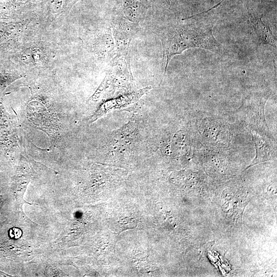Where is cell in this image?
<instances>
[{"mask_svg":"<svg viewBox=\"0 0 277 277\" xmlns=\"http://www.w3.org/2000/svg\"><path fill=\"white\" fill-rule=\"evenodd\" d=\"M213 24L196 21L172 24L160 33L164 63V74L171 59L191 48H201L219 53L221 45L214 36Z\"/></svg>","mask_w":277,"mask_h":277,"instance_id":"cell-1","label":"cell"},{"mask_svg":"<svg viewBox=\"0 0 277 277\" xmlns=\"http://www.w3.org/2000/svg\"><path fill=\"white\" fill-rule=\"evenodd\" d=\"M138 25L130 22L124 16L112 23L111 30L115 51L117 55L124 57L130 66L129 48L132 38L137 31Z\"/></svg>","mask_w":277,"mask_h":277,"instance_id":"cell-2","label":"cell"},{"mask_svg":"<svg viewBox=\"0 0 277 277\" xmlns=\"http://www.w3.org/2000/svg\"><path fill=\"white\" fill-rule=\"evenodd\" d=\"M151 88V86H147L138 90L127 91L117 97L108 99L103 102L89 117L88 123H92L113 110L123 109L134 104Z\"/></svg>","mask_w":277,"mask_h":277,"instance_id":"cell-3","label":"cell"},{"mask_svg":"<svg viewBox=\"0 0 277 277\" xmlns=\"http://www.w3.org/2000/svg\"><path fill=\"white\" fill-rule=\"evenodd\" d=\"M148 0H122L123 16L131 22L138 24L145 17Z\"/></svg>","mask_w":277,"mask_h":277,"instance_id":"cell-4","label":"cell"},{"mask_svg":"<svg viewBox=\"0 0 277 277\" xmlns=\"http://www.w3.org/2000/svg\"><path fill=\"white\" fill-rule=\"evenodd\" d=\"M248 15L260 42L276 48V39L271 30L262 20L261 16L254 15L248 10Z\"/></svg>","mask_w":277,"mask_h":277,"instance_id":"cell-5","label":"cell"},{"mask_svg":"<svg viewBox=\"0 0 277 277\" xmlns=\"http://www.w3.org/2000/svg\"><path fill=\"white\" fill-rule=\"evenodd\" d=\"M122 225L124 229L132 228L136 226L135 220L126 219L122 220Z\"/></svg>","mask_w":277,"mask_h":277,"instance_id":"cell-6","label":"cell"},{"mask_svg":"<svg viewBox=\"0 0 277 277\" xmlns=\"http://www.w3.org/2000/svg\"><path fill=\"white\" fill-rule=\"evenodd\" d=\"M163 4L168 6H172L176 5L180 0H157Z\"/></svg>","mask_w":277,"mask_h":277,"instance_id":"cell-7","label":"cell"}]
</instances>
